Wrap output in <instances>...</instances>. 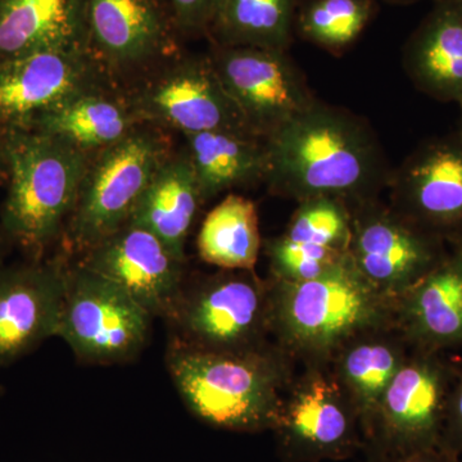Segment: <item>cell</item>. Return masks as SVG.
I'll return each mask as SVG.
<instances>
[{"mask_svg": "<svg viewBox=\"0 0 462 462\" xmlns=\"http://www.w3.org/2000/svg\"><path fill=\"white\" fill-rule=\"evenodd\" d=\"M270 194L296 202L333 197L348 205L380 199L391 167L372 125L316 100L264 139Z\"/></svg>", "mask_w": 462, "mask_h": 462, "instance_id": "obj_1", "label": "cell"}, {"mask_svg": "<svg viewBox=\"0 0 462 462\" xmlns=\"http://www.w3.org/2000/svg\"><path fill=\"white\" fill-rule=\"evenodd\" d=\"M167 372L187 409L217 430H275L294 360L276 345L249 351H208L170 337Z\"/></svg>", "mask_w": 462, "mask_h": 462, "instance_id": "obj_2", "label": "cell"}, {"mask_svg": "<svg viewBox=\"0 0 462 462\" xmlns=\"http://www.w3.org/2000/svg\"><path fill=\"white\" fill-rule=\"evenodd\" d=\"M269 282L272 337L302 364L328 363L356 337L396 324V303L365 281L349 256L311 281Z\"/></svg>", "mask_w": 462, "mask_h": 462, "instance_id": "obj_3", "label": "cell"}, {"mask_svg": "<svg viewBox=\"0 0 462 462\" xmlns=\"http://www.w3.org/2000/svg\"><path fill=\"white\" fill-rule=\"evenodd\" d=\"M5 141L0 233L26 260H42L60 245L94 153L35 130H7Z\"/></svg>", "mask_w": 462, "mask_h": 462, "instance_id": "obj_4", "label": "cell"}, {"mask_svg": "<svg viewBox=\"0 0 462 462\" xmlns=\"http://www.w3.org/2000/svg\"><path fill=\"white\" fill-rule=\"evenodd\" d=\"M175 148L171 133L144 124L94 153L58 251L76 260L129 223L149 182Z\"/></svg>", "mask_w": 462, "mask_h": 462, "instance_id": "obj_5", "label": "cell"}, {"mask_svg": "<svg viewBox=\"0 0 462 462\" xmlns=\"http://www.w3.org/2000/svg\"><path fill=\"white\" fill-rule=\"evenodd\" d=\"M171 336L208 351L272 345L270 282L256 270H221L187 285L167 319Z\"/></svg>", "mask_w": 462, "mask_h": 462, "instance_id": "obj_6", "label": "cell"}, {"mask_svg": "<svg viewBox=\"0 0 462 462\" xmlns=\"http://www.w3.org/2000/svg\"><path fill=\"white\" fill-rule=\"evenodd\" d=\"M289 383L275 434L284 462L343 461L365 449L354 402L328 363H305Z\"/></svg>", "mask_w": 462, "mask_h": 462, "instance_id": "obj_7", "label": "cell"}, {"mask_svg": "<svg viewBox=\"0 0 462 462\" xmlns=\"http://www.w3.org/2000/svg\"><path fill=\"white\" fill-rule=\"evenodd\" d=\"M124 91L143 125L181 135L229 132L257 136L224 89L208 53L182 51Z\"/></svg>", "mask_w": 462, "mask_h": 462, "instance_id": "obj_8", "label": "cell"}, {"mask_svg": "<svg viewBox=\"0 0 462 462\" xmlns=\"http://www.w3.org/2000/svg\"><path fill=\"white\" fill-rule=\"evenodd\" d=\"M153 319L123 288L72 260L57 337L79 361L135 360L148 345Z\"/></svg>", "mask_w": 462, "mask_h": 462, "instance_id": "obj_9", "label": "cell"}, {"mask_svg": "<svg viewBox=\"0 0 462 462\" xmlns=\"http://www.w3.org/2000/svg\"><path fill=\"white\" fill-rule=\"evenodd\" d=\"M83 39L123 89L184 51L166 0H83Z\"/></svg>", "mask_w": 462, "mask_h": 462, "instance_id": "obj_10", "label": "cell"}, {"mask_svg": "<svg viewBox=\"0 0 462 462\" xmlns=\"http://www.w3.org/2000/svg\"><path fill=\"white\" fill-rule=\"evenodd\" d=\"M348 206V256L365 281L393 303L428 275L451 248L380 199Z\"/></svg>", "mask_w": 462, "mask_h": 462, "instance_id": "obj_11", "label": "cell"}, {"mask_svg": "<svg viewBox=\"0 0 462 462\" xmlns=\"http://www.w3.org/2000/svg\"><path fill=\"white\" fill-rule=\"evenodd\" d=\"M208 56L258 138H269L318 100L288 51L209 44Z\"/></svg>", "mask_w": 462, "mask_h": 462, "instance_id": "obj_12", "label": "cell"}, {"mask_svg": "<svg viewBox=\"0 0 462 462\" xmlns=\"http://www.w3.org/2000/svg\"><path fill=\"white\" fill-rule=\"evenodd\" d=\"M456 372L457 366L443 352L412 348L383 394L365 447L413 449L440 445Z\"/></svg>", "mask_w": 462, "mask_h": 462, "instance_id": "obj_13", "label": "cell"}, {"mask_svg": "<svg viewBox=\"0 0 462 462\" xmlns=\"http://www.w3.org/2000/svg\"><path fill=\"white\" fill-rule=\"evenodd\" d=\"M388 205L445 240L462 242V130L422 142L392 170Z\"/></svg>", "mask_w": 462, "mask_h": 462, "instance_id": "obj_14", "label": "cell"}, {"mask_svg": "<svg viewBox=\"0 0 462 462\" xmlns=\"http://www.w3.org/2000/svg\"><path fill=\"white\" fill-rule=\"evenodd\" d=\"M71 263L56 249L0 267V369L57 337Z\"/></svg>", "mask_w": 462, "mask_h": 462, "instance_id": "obj_15", "label": "cell"}, {"mask_svg": "<svg viewBox=\"0 0 462 462\" xmlns=\"http://www.w3.org/2000/svg\"><path fill=\"white\" fill-rule=\"evenodd\" d=\"M106 84L114 83L84 42L0 63V130L25 129L42 112Z\"/></svg>", "mask_w": 462, "mask_h": 462, "instance_id": "obj_16", "label": "cell"}, {"mask_svg": "<svg viewBox=\"0 0 462 462\" xmlns=\"http://www.w3.org/2000/svg\"><path fill=\"white\" fill-rule=\"evenodd\" d=\"M74 261L123 288L154 319L167 320L187 287V258L179 257L153 233L132 223Z\"/></svg>", "mask_w": 462, "mask_h": 462, "instance_id": "obj_17", "label": "cell"}, {"mask_svg": "<svg viewBox=\"0 0 462 462\" xmlns=\"http://www.w3.org/2000/svg\"><path fill=\"white\" fill-rule=\"evenodd\" d=\"M351 211L333 197L298 202L287 229L266 243L270 278L305 282L318 278L348 256Z\"/></svg>", "mask_w": 462, "mask_h": 462, "instance_id": "obj_18", "label": "cell"}, {"mask_svg": "<svg viewBox=\"0 0 462 462\" xmlns=\"http://www.w3.org/2000/svg\"><path fill=\"white\" fill-rule=\"evenodd\" d=\"M396 327L415 349L443 352L462 346V251L447 256L396 302Z\"/></svg>", "mask_w": 462, "mask_h": 462, "instance_id": "obj_19", "label": "cell"}, {"mask_svg": "<svg viewBox=\"0 0 462 462\" xmlns=\"http://www.w3.org/2000/svg\"><path fill=\"white\" fill-rule=\"evenodd\" d=\"M402 66L416 89L462 111V0H436L407 39Z\"/></svg>", "mask_w": 462, "mask_h": 462, "instance_id": "obj_20", "label": "cell"}, {"mask_svg": "<svg viewBox=\"0 0 462 462\" xmlns=\"http://www.w3.org/2000/svg\"><path fill=\"white\" fill-rule=\"evenodd\" d=\"M411 352L412 346L394 324L356 337L331 357L333 372L360 416L366 443L383 394Z\"/></svg>", "mask_w": 462, "mask_h": 462, "instance_id": "obj_21", "label": "cell"}, {"mask_svg": "<svg viewBox=\"0 0 462 462\" xmlns=\"http://www.w3.org/2000/svg\"><path fill=\"white\" fill-rule=\"evenodd\" d=\"M141 125L123 88L106 84L42 112L25 129L97 153L123 141Z\"/></svg>", "mask_w": 462, "mask_h": 462, "instance_id": "obj_22", "label": "cell"}, {"mask_svg": "<svg viewBox=\"0 0 462 462\" xmlns=\"http://www.w3.org/2000/svg\"><path fill=\"white\" fill-rule=\"evenodd\" d=\"M202 206L190 157L182 144L158 169L129 223L151 231L179 257L187 258L188 236Z\"/></svg>", "mask_w": 462, "mask_h": 462, "instance_id": "obj_23", "label": "cell"}, {"mask_svg": "<svg viewBox=\"0 0 462 462\" xmlns=\"http://www.w3.org/2000/svg\"><path fill=\"white\" fill-rule=\"evenodd\" d=\"M199 182L203 206L220 194L264 184L267 149L264 139L229 132L182 135Z\"/></svg>", "mask_w": 462, "mask_h": 462, "instance_id": "obj_24", "label": "cell"}, {"mask_svg": "<svg viewBox=\"0 0 462 462\" xmlns=\"http://www.w3.org/2000/svg\"><path fill=\"white\" fill-rule=\"evenodd\" d=\"M83 39V0H0V63Z\"/></svg>", "mask_w": 462, "mask_h": 462, "instance_id": "obj_25", "label": "cell"}, {"mask_svg": "<svg viewBox=\"0 0 462 462\" xmlns=\"http://www.w3.org/2000/svg\"><path fill=\"white\" fill-rule=\"evenodd\" d=\"M297 9L298 0H221L207 41L288 51L296 35Z\"/></svg>", "mask_w": 462, "mask_h": 462, "instance_id": "obj_26", "label": "cell"}, {"mask_svg": "<svg viewBox=\"0 0 462 462\" xmlns=\"http://www.w3.org/2000/svg\"><path fill=\"white\" fill-rule=\"evenodd\" d=\"M261 247L256 203L238 194L208 212L197 238L200 260L221 270H254Z\"/></svg>", "mask_w": 462, "mask_h": 462, "instance_id": "obj_27", "label": "cell"}, {"mask_svg": "<svg viewBox=\"0 0 462 462\" xmlns=\"http://www.w3.org/2000/svg\"><path fill=\"white\" fill-rule=\"evenodd\" d=\"M375 0H306L298 5L296 33L316 47L340 54L376 14Z\"/></svg>", "mask_w": 462, "mask_h": 462, "instance_id": "obj_28", "label": "cell"}, {"mask_svg": "<svg viewBox=\"0 0 462 462\" xmlns=\"http://www.w3.org/2000/svg\"><path fill=\"white\" fill-rule=\"evenodd\" d=\"M182 39L208 36L221 0H166Z\"/></svg>", "mask_w": 462, "mask_h": 462, "instance_id": "obj_29", "label": "cell"}, {"mask_svg": "<svg viewBox=\"0 0 462 462\" xmlns=\"http://www.w3.org/2000/svg\"><path fill=\"white\" fill-rule=\"evenodd\" d=\"M364 452V462H462L460 456L440 445L413 449L365 447Z\"/></svg>", "mask_w": 462, "mask_h": 462, "instance_id": "obj_30", "label": "cell"}, {"mask_svg": "<svg viewBox=\"0 0 462 462\" xmlns=\"http://www.w3.org/2000/svg\"><path fill=\"white\" fill-rule=\"evenodd\" d=\"M440 446L462 457V366H457L447 401Z\"/></svg>", "mask_w": 462, "mask_h": 462, "instance_id": "obj_31", "label": "cell"}, {"mask_svg": "<svg viewBox=\"0 0 462 462\" xmlns=\"http://www.w3.org/2000/svg\"><path fill=\"white\" fill-rule=\"evenodd\" d=\"M8 181V162L5 153V132L0 130V187L7 184Z\"/></svg>", "mask_w": 462, "mask_h": 462, "instance_id": "obj_32", "label": "cell"}, {"mask_svg": "<svg viewBox=\"0 0 462 462\" xmlns=\"http://www.w3.org/2000/svg\"><path fill=\"white\" fill-rule=\"evenodd\" d=\"M9 248H11V245H9L7 239L0 233V267L5 264V256H7Z\"/></svg>", "mask_w": 462, "mask_h": 462, "instance_id": "obj_33", "label": "cell"}, {"mask_svg": "<svg viewBox=\"0 0 462 462\" xmlns=\"http://www.w3.org/2000/svg\"><path fill=\"white\" fill-rule=\"evenodd\" d=\"M387 2L393 3V5H412V3L420 2V0H387Z\"/></svg>", "mask_w": 462, "mask_h": 462, "instance_id": "obj_34", "label": "cell"}, {"mask_svg": "<svg viewBox=\"0 0 462 462\" xmlns=\"http://www.w3.org/2000/svg\"><path fill=\"white\" fill-rule=\"evenodd\" d=\"M5 387H2V385H0V397H2L3 394H5Z\"/></svg>", "mask_w": 462, "mask_h": 462, "instance_id": "obj_35", "label": "cell"}, {"mask_svg": "<svg viewBox=\"0 0 462 462\" xmlns=\"http://www.w3.org/2000/svg\"><path fill=\"white\" fill-rule=\"evenodd\" d=\"M452 247H457V248H460V249H461V251H462V242L460 243V245H452Z\"/></svg>", "mask_w": 462, "mask_h": 462, "instance_id": "obj_36", "label": "cell"}]
</instances>
